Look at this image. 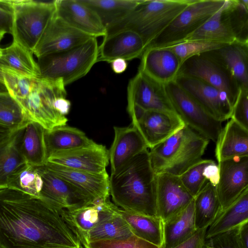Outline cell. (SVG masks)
<instances>
[{
  "instance_id": "6da1fadb",
  "label": "cell",
  "mask_w": 248,
  "mask_h": 248,
  "mask_svg": "<svg viewBox=\"0 0 248 248\" xmlns=\"http://www.w3.org/2000/svg\"><path fill=\"white\" fill-rule=\"evenodd\" d=\"M82 246L65 210L16 189H0V248Z\"/></svg>"
},
{
  "instance_id": "7a4b0ae2",
  "label": "cell",
  "mask_w": 248,
  "mask_h": 248,
  "mask_svg": "<svg viewBox=\"0 0 248 248\" xmlns=\"http://www.w3.org/2000/svg\"><path fill=\"white\" fill-rule=\"evenodd\" d=\"M109 188L113 204L118 208L143 215L158 216L156 174L151 166L148 149L111 174Z\"/></svg>"
},
{
  "instance_id": "3957f363",
  "label": "cell",
  "mask_w": 248,
  "mask_h": 248,
  "mask_svg": "<svg viewBox=\"0 0 248 248\" xmlns=\"http://www.w3.org/2000/svg\"><path fill=\"white\" fill-rule=\"evenodd\" d=\"M192 1L141 0L127 15L107 28L106 35L131 30L141 36L146 48Z\"/></svg>"
},
{
  "instance_id": "277c9868",
  "label": "cell",
  "mask_w": 248,
  "mask_h": 248,
  "mask_svg": "<svg viewBox=\"0 0 248 248\" xmlns=\"http://www.w3.org/2000/svg\"><path fill=\"white\" fill-rule=\"evenodd\" d=\"M98 46L93 37L72 48L38 58L40 78L60 80L65 86L77 80L97 62Z\"/></svg>"
},
{
  "instance_id": "5b68a950",
  "label": "cell",
  "mask_w": 248,
  "mask_h": 248,
  "mask_svg": "<svg viewBox=\"0 0 248 248\" xmlns=\"http://www.w3.org/2000/svg\"><path fill=\"white\" fill-rule=\"evenodd\" d=\"M65 86L60 80L37 78L27 95L17 103L30 120L37 122L45 129L66 125V117L55 108L56 99L66 96Z\"/></svg>"
},
{
  "instance_id": "8992f818",
  "label": "cell",
  "mask_w": 248,
  "mask_h": 248,
  "mask_svg": "<svg viewBox=\"0 0 248 248\" xmlns=\"http://www.w3.org/2000/svg\"><path fill=\"white\" fill-rule=\"evenodd\" d=\"M13 40L32 52L56 12L55 1L11 0Z\"/></svg>"
},
{
  "instance_id": "52a82bcc",
  "label": "cell",
  "mask_w": 248,
  "mask_h": 248,
  "mask_svg": "<svg viewBox=\"0 0 248 248\" xmlns=\"http://www.w3.org/2000/svg\"><path fill=\"white\" fill-rule=\"evenodd\" d=\"M225 1L192 0L145 49L168 47L182 41L206 22Z\"/></svg>"
},
{
  "instance_id": "ba28073f",
  "label": "cell",
  "mask_w": 248,
  "mask_h": 248,
  "mask_svg": "<svg viewBox=\"0 0 248 248\" xmlns=\"http://www.w3.org/2000/svg\"><path fill=\"white\" fill-rule=\"evenodd\" d=\"M165 88L175 110L185 124L216 142L223 127L222 122L209 114L174 80L165 84Z\"/></svg>"
},
{
  "instance_id": "9c48e42d",
  "label": "cell",
  "mask_w": 248,
  "mask_h": 248,
  "mask_svg": "<svg viewBox=\"0 0 248 248\" xmlns=\"http://www.w3.org/2000/svg\"><path fill=\"white\" fill-rule=\"evenodd\" d=\"M38 168L42 179L39 198L68 212L92 204L94 199L90 195L55 174L45 164Z\"/></svg>"
},
{
  "instance_id": "30bf717a",
  "label": "cell",
  "mask_w": 248,
  "mask_h": 248,
  "mask_svg": "<svg viewBox=\"0 0 248 248\" xmlns=\"http://www.w3.org/2000/svg\"><path fill=\"white\" fill-rule=\"evenodd\" d=\"M178 75L199 79L224 92L233 104L239 93L240 88L231 74L206 52L185 61Z\"/></svg>"
},
{
  "instance_id": "8fae6325",
  "label": "cell",
  "mask_w": 248,
  "mask_h": 248,
  "mask_svg": "<svg viewBox=\"0 0 248 248\" xmlns=\"http://www.w3.org/2000/svg\"><path fill=\"white\" fill-rule=\"evenodd\" d=\"M127 107L135 105L145 111H155L179 117L167 93L165 85L138 71L127 86Z\"/></svg>"
},
{
  "instance_id": "7c38bea8",
  "label": "cell",
  "mask_w": 248,
  "mask_h": 248,
  "mask_svg": "<svg viewBox=\"0 0 248 248\" xmlns=\"http://www.w3.org/2000/svg\"><path fill=\"white\" fill-rule=\"evenodd\" d=\"M174 81L217 120L231 118L234 104L224 92L190 76L178 75Z\"/></svg>"
},
{
  "instance_id": "4fadbf2b",
  "label": "cell",
  "mask_w": 248,
  "mask_h": 248,
  "mask_svg": "<svg viewBox=\"0 0 248 248\" xmlns=\"http://www.w3.org/2000/svg\"><path fill=\"white\" fill-rule=\"evenodd\" d=\"M218 163L219 179L216 189L223 210L248 188V156L235 157Z\"/></svg>"
},
{
  "instance_id": "5bb4252c",
  "label": "cell",
  "mask_w": 248,
  "mask_h": 248,
  "mask_svg": "<svg viewBox=\"0 0 248 248\" xmlns=\"http://www.w3.org/2000/svg\"><path fill=\"white\" fill-rule=\"evenodd\" d=\"M92 37H93L70 26L55 14L33 54L38 58L64 51L81 45Z\"/></svg>"
},
{
  "instance_id": "9a60e30c",
  "label": "cell",
  "mask_w": 248,
  "mask_h": 248,
  "mask_svg": "<svg viewBox=\"0 0 248 248\" xmlns=\"http://www.w3.org/2000/svg\"><path fill=\"white\" fill-rule=\"evenodd\" d=\"M46 162L93 173L103 174L107 172L108 150L105 146L96 143L90 146L56 153L50 155Z\"/></svg>"
},
{
  "instance_id": "2e32d148",
  "label": "cell",
  "mask_w": 248,
  "mask_h": 248,
  "mask_svg": "<svg viewBox=\"0 0 248 248\" xmlns=\"http://www.w3.org/2000/svg\"><path fill=\"white\" fill-rule=\"evenodd\" d=\"M156 194L157 215L163 221L179 213L194 199L179 176L166 172L156 174Z\"/></svg>"
},
{
  "instance_id": "e0dca14e",
  "label": "cell",
  "mask_w": 248,
  "mask_h": 248,
  "mask_svg": "<svg viewBox=\"0 0 248 248\" xmlns=\"http://www.w3.org/2000/svg\"><path fill=\"white\" fill-rule=\"evenodd\" d=\"M131 124L137 128L150 149L168 139L185 125L179 117L145 110Z\"/></svg>"
},
{
  "instance_id": "ac0fdd59",
  "label": "cell",
  "mask_w": 248,
  "mask_h": 248,
  "mask_svg": "<svg viewBox=\"0 0 248 248\" xmlns=\"http://www.w3.org/2000/svg\"><path fill=\"white\" fill-rule=\"evenodd\" d=\"M145 45L141 36L131 30L120 31L106 35L99 46L97 62L110 63L117 59L130 61L141 57Z\"/></svg>"
},
{
  "instance_id": "d6986e66",
  "label": "cell",
  "mask_w": 248,
  "mask_h": 248,
  "mask_svg": "<svg viewBox=\"0 0 248 248\" xmlns=\"http://www.w3.org/2000/svg\"><path fill=\"white\" fill-rule=\"evenodd\" d=\"M54 1L56 15L70 26L92 37L106 35V29L99 16L80 0Z\"/></svg>"
},
{
  "instance_id": "ffe728a7",
  "label": "cell",
  "mask_w": 248,
  "mask_h": 248,
  "mask_svg": "<svg viewBox=\"0 0 248 248\" xmlns=\"http://www.w3.org/2000/svg\"><path fill=\"white\" fill-rule=\"evenodd\" d=\"M140 58L138 71L164 85L174 80L182 65L178 56L168 47L146 48Z\"/></svg>"
},
{
  "instance_id": "44dd1931",
  "label": "cell",
  "mask_w": 248,
  "mask_h": 248,
  "mask_svg": "<svg viewBox=\"0 0 248 248\" xmlns=\"http://www.w3.org/2000/svg\"><path fill=\"white\" fill-rule=\"evenodd\" d=\"M114 137L108 150L111 174L114 173L136 155L148 149L137 128L132 124L126 127H114Z\"/></svg>"
},
{
  "instance_id": "7402d4cb",
  "label": "cell",
  "mask_w": 248,
  "mask_h": 248,
  "mask_svg": "<svg viewBox=\"0 0 248 248\" xmlns=\"http://www.w3.org/2000/svg\"><path fill=\"white\" fill-rule=\"evenodd\" d=\"M45 164L55 174L84 190L94 200L109 198V176L107 172L96 174L47 162Z\"/></svg>"
},
{
  "instance_id": "603a6c76",
  "label": "cell",
  "mask_w": 248,
  "mask_h": 248,
  "mask_svg": "<svg viewBox=\"0 0 248 248\" xmlns=\"http://www.w3.org/2000/svg\"><path fill=\"white\" fill-rule=\"evenodd\" d=\"M206 53L229 72L239 88L248 89V43L228 44Z\"/></svg>"
},
{
  "instance_id": "cb8c5ba5",
  "label": "cell",
  "mask_w": 248,
  "mask_h": 248,
  "mask_svg": "<svg viewBox=\"0 0 248 248\" xmlns=\"http://www.w3.org/2000/svg\"><path fill=\"white\" fill-rule=\"evenodd\" d=\"M216 143L215 156L218 162L248 156V130L232 119L222 127Z\"/></svg>"
},
{
  "instance_id": "d4e9b609",
  "label": "cell",
  "mask_w": 248,
  "mask_h": 248,
  "mask_svg": "<svg viewBox=\"0 0 248 248\" xmlns=\"http://www.w3.org/2000/svg\"><path fill=\"white\" fill-rule=\"evenodd\" d=\"M46 161L52 155L58 152L90 146L96 143L84 132L66 125L45 129L44 133Z\"/></svg>"
},
{
  "instance_id": "484cf974",
  "label": "cell",
  "mask_w": 248,
  "mask_h": 248,
  "mask_svg": "<svg viewBox=\"0 0 248 248\" xmlns=\"http://www.w3.org/2000/svg\"><path fill=\"white\" fill-rule=\"evenodd\" d=\"M197 231L193 199L183 210L164 221L161 248H173L188 239Z\"/></svg>"
},
{
  "instance_id": "4316f807",
  "label": "cell",
  "mask_w": 248,
  "mask_h": 248,
  "mask_svg": "<svg viewBox=\"0 0 248 248\" xmlns=\"http://www.w3.org/2000/svg\"><path fill=\"white\" fill-rule=\"evenodd\" d=\"M23 127L0 142V189L7 187L12 176L27 163L20 149Z\"/></svg>"
},
{
  "instance_id": "83f0119b",
  "label": "cell",
  "mask_w": 248,
  "mask_h": 248,
  "mask_svg": "<svg viewBox=\"0 0 248 248\" xmlns=\"http://www.w3.org/2000/svg\"><path fill=\"white\" fill-rule=\"evenodd\" d=\"M225 3L198 29L179 43L195 40L215 41L228 44L239 42L224 12Z\"/></svg>"
},
{
  "instance_id": "f1b7e54d",
  "label": "cell",
  "mask_w": 248,
  "mask_h": 248,
  "mask_svg": "<svg viewBox=\"0 0 248 248\" xmlns=\"http://www.w3.org/2000/svg\"><path fill=\"white\" fill-rule=\"evenodd\" d=\"M248 221V188L230 206L222 210L206 228L205 239L233 229Z\"/></svg>"
},
{
  "instance_id": "f546056e",
  "label": "cell",
  "mask_w": 248,
  "mask_h": 248,
  "mask_svg": "<svg viewBox=\"0 0 248 248\" xmlns=\"http://www.w3.org/2000/svg\"><path fill=\"white\" fill-rule=\"evenodd\" d=\"M117 208L108 199L98 204L66 212L78 230L81 241L89 231L113 216Z\"/></svg>"
},
{
  "instance_id": "4dcf8cb0",
  "label": "cell",
  "mask_w": 248,
  "mask_h": 248,
  "mask_svg": "<svg viewBox=\"0 0 248 248\" xmlns=\"http://www.w3.org/2000/svg\"><path fill=\"white\" fill-rule=\"evenodd\" d=\"M194 131L185 124L174 134L150 149V161L155 174L162 172L171 163Z\"/></svg>"
},
{
  "instance_id": "1f68e13d",
  "label": "cell",
  "mask_w": 248,
  "mask_h": 248,
  "mask_svg": "<svg viewBox=\"0 0 248 248\" xmlns=\"http://www.w3.org/2000/svg\"><path fill=\"white\" fill-rule=\"evenodd\" d=\"M117 212L127 222L133 234L162 248L164 221L161 217L127 212L119 208Z\"/></svg>"
},
{
  "instance_id": "d6a6232c",
  "label": "cell",
  "mask_w": 248,
  "mask_h": 248,
  "mask_svg": "<svg viewBox=\"0 0 248 248\" xmlns=\"http://www.w3.org/2000/svg\"><path fill=\"white\" fill-rule=\"evenodd\" d=\"M209 142V140L194 131L174 159L161 172L180 176L202 159V156Z\"/></svg>"
},
{
  "instance_id": "836d02e7",
  "label": "cell",
  "mask_w": 248,
  "mask_h": 248,
  "mask_svg": "<svg viewBox=\"0 0 248 248\" xmlns=\"http://www.w3.org/2000/svg\"><path fill=\"white\" fill-rule=\"evenodd\" d=\"M32 54L13 40L8 46L0 48V65L24 76L40 78L38 66Z\"/></svg>"
},
{
  "instance_id": "e575fe53",
  "label": "cell",
  "mask_w": 248,
  "mask_h": 248,
  "mask_svg": "<svg viewBox=\"0 0 248 248\" xmlns=\"http://www.w3.org/2000/svg\"><path fill=\"white\" fill-rule=\"evenodd\" d=\"M44 130L40 124L33 121H30L23 127L20 149L28 164L40 166L46 162Z\"/></svg>"
},
{
  "instance_id": "d590c367",
  "label": "cell",
  "mask_w": 248,
  "mask_h": 248,
  "mask_svg": "<svg viewBox=\"0 0 248 248\" xmlns=\"http://www.w3.org/2000/svg\"><path fill=\"white\" fill-rule=\"evenodd\" d=\"M196 229L207 228L222 210L216 187L208 181L194 198Z\"/></svg>"
},
{
  "instance_id": "8d00e7d4",
  "label": "cell",
  "mask_w": 248,
  "mask_h": 248,
  "mask_svg": "<svg viewBox=\"0 0 248 248\" xmlns=\"http://www.w3.org/2000/svg\"><path fill=\"white\" fill-rule=\"evenodd\" d=\"M93 10L107 29L127 15L141 0H80Z\"/></svg>"
},
{
  "instance_id": "74e56055",
  "label": "cell",
  "mask_w": 248,
  "mask_h": 248,
  "mask_svg": "<svg viewBox=\"0 0 248 248\" xmlns=\"http://www.w3.org/2000/svg\"><path fill=\"white\" fill-rule=\"evenodd\" d=\"M117 209L113 216L89 231L81 240V244L101 240L123 239L133 235L130 227L118 213Z\"/></svg>"
},
{
  "instance_id": "f35d334b",
  "label": "cell",
  "mask_w": 248,
  "mask_h": 248,
  "mask_svg": "<svg viewBox=\"0 0 248 248\" xmlns=\"http://www.w3.org/2000/svg\"><path fill=\"white\" fill-rule=\"evenodd\" d=\"M224 12L238 41L248 43V0H226Z\"/></svg>"
},
{
  "instance_id": "ab89813d",
  "label": "cell",
  "mask_w": 248,
  "mask_h": 248,
  "mask_svg": "<svg viewBox=\"0 0 248 248\" xmlns=\"http://www.w3.org/2000/svg\"><path fill=\"white\" fill-rule=\"evenodd\" d=\"M30 120L8 92L0 93V124L16 130Z\"/></svg>"
},
{
  "instance_id": "60d3db41",
  "label": "cell",
  "mask_w": 248,
  "mask_h": 248,
  "mask_svg": "<svg viewBox=\"0 0 248 248\" xmlns=\"http://www.w3.org/2000/svg\"><path fill=\"white\" fill-rule=\"evenodd\" d=\"M227 45L215 41L195 40L181 42L165 47L171 50L178 56L182 64L190 57L218 49Z\"/></svg>"
},
{
  "instance_id": "b9f144b4",
  "label": "cell",
  "mask_w": 248,
  "mask_h": 248,
  "mask_svg": "<svg viewBox=\"0 0 248 248\" xmlns=\"http://www.w3.org/2000/svg\"><path fill=\"white\" fill-rule=\"evenodd\" d=\"M213 161L202 159L179 176L184 187L194 198L208 182L203 172L205 167Z\"/></svg>"
},
{
  "instance_id": "7bdbcfd3",
  "label": "cell",
  "mask_w": 248,
  "mask_h": 248,
  "mask_svg": "<svg viewBox=\"0 0 248 248\" xmlns=\"http://www.w3.org/2000/svg\"><path fill=\"white\" fill-rule=\"evenodd\" d=\"M84 248H160L133 234L120 239H106L82 244Z\"/></svg>"
},
{
  "instance_id": "ee69618b",
  "label": "cell",
  "mask_w": 248,
  "mask_h": 248,
  "mask_svg": "<svg viewBox=\"0 0 248 248\" xmlns=\"http://www.w3.org/2000/svg\"><path fill=\"white\" fill-rule=\"evenodd\" d=\"M231 118L248 130V89L239 88Z\"/></svg>"
},
{
  "instance_id": "f6af8a7d",
  "label": "cell",
  "mask_w": 248,
  "mask_h": 248,
  "mask_svg": "<svg viewBox=\"0 0 248 248\" xmlns=\"http://www.w3.org/2000/svg\"><path fill=\"white\" fill-rule=\"evenodd\" d=\"M237 228L218 234L208 239L214 248H241L237 237Z\"/></svg>"
},
{
  "instance_id": "bcb514c9",
  "label": "cell",
  "mask_w": 248,
  "mask_h": 248,
  "mask_svg": "<svg viewBox=\"0 0 248 248\" xmlns=\"http://www.w3.org/2000/svg\"><path fill=\"white\" fill-rule=\"evenodd\" d=\"M13 20L11 0H0V33L12 34Z\"/></svg>"
},
{
  "instance_id": "7dc6e473",
  "label": "cell",
  "mask_w": 248,
  "mask_h": 248,
  "mask_svg": "<svg viewBox=\"0 0 248 248\" xmlns=\"http://www.w3.org/2000/svg\"><path fill=\"white\" fill-rule=\"evenodd\" d=\"M206 229L198 230L190 238L173 248H202L205 240Z\"/></svg>"
},
{
  "instance_id": "c3c4849f",
  "label": "cell",
  "mask_w": 248,
  "mask_h": 248,
  "mask_svg": "<svg viewBox=\"0 0 248 248\" xmlns=\"http://www.w3.org/2000/svg\"><path fill=\"white\" fill-rule=\"evenodd\" d=\"M203 175L207 181L216 186L219 179V171L218 165L214 161L207 165L204 169Z\"/></svg>"
},
{
  "instance_id": "681fc988",
  "label": "cell",
  "mask_w": 248,
  "mask_h": 248,
  "mask_svg": "<svg viewBox=\"0 0 248 248\" xmlns=\"http://www.w3.org/2000/svg\"><path fill=\"white\" fill-rule=\"evenodd\" d=\"M237 237L241 248H248V221L238 227Z\"/></svg>"
},
{
  "instance_id": "f907efd6",
  "label": "cell",
  "mask_w": 248,
  "mask_h": 248,
  "mask_svg": "<svg viewBox=\"0 0 248 248\" xmlns=\"http://www.w3.org/2000/svg\"><path fill=\"white\" fill-rule=\"evenodd\" d=\"M71 108V102L66 97H59L55 102V108L61 115L66 116L69 113Z\"/></svg>"
},
{
  "instance_id": "816d5d0a",
  "label": "cell",
  "mask_w": 248,
  "mask_h": 248,
  "mask_svg": "<svg viewBox=\"0 0 248 248\" xmlns=\"http://www.w3.org/2000/svg\"><path fill=\"white\" fill-rule=\"evenodd\" d=\"M113 71L116 74H121L126 70L127 67L126 61L122 59H117L110 62Z\"/></svg>"
},
{
  "instance_id": "f5cc1de1",
  "label": "cell",
  "mask_w": 248,
  "mask_h": 248,
  "mask_svg": "<svg viewBox=\"0 0 248 248\" xmlns=\"http://www.w3.org/2000/svg\"><path fill=\"white\" fill-rule=\"evenodd\" d=\"M15 130L0 124V142L7 139Z\"/></svg>"
},
{
  "instance_id": "db71d44e",
  "label": "cell",
  "mask_w": 248,
  "mask_h": 248,
  "mask_svg": "<svg viewBox=\"0 0 248 248\" xmlns=\"http://www.w3.org/2000/svg\"><path fill=\"white\" fill-rule=\"evenodd\" d=\"M202 248H214L211 245L209 239H205Z\"/></svg>"
},
{
  "instance_id": "11a10c76",
  "label": "cell",
  "mask_w": 248,
  "mask_h": 248,
  "mask_svg": "<svg viewBox=\"0 0 248 248\" xmlns=\"http://www.w3.org/2000/svg\"><path fill=\"white\" fill-rule=\"evenodd\" d=\"M2 92H8V91L4 84L0 82V93Z\"/></svg>"
},
{
  "instance_id": "9f6ffc18",
  "label": "cell",
  "mask_w": 248,
  "mask_h": 248,
  "mask_svg": "<svg viewBox=\"0 0 248 248\" xmlns=\"http://www.w3.org/2000/svg\"><path fill=\"white\" fill-rule=\"evenodd\" d=\"M4 34L0 33V43L1 41L2 40V38H3Z\"/></svg>"
},
{
  "instance_id": "6f0895ef",
  "label": "cell",
  "mask_w": 248,
  "mask_h": 248,
  "mask_svg": "<svg viewBox=\"0 0 248 248\" xmlns=\"http://www.w3.org/2000/svg\"><path fill=\"white\" fill-rule=\"evenodd\" d=\"M81 248H83V247L82 246V247Z\"/></svg>"
},
{
  "instance_id": "680465c9",
  "label": "cell",
  "mask_w": 248,
  "mask_h": 248,
  "mask_svg": "<svg viewBox=\"0 0 248 248\" xmlns=\"http://www.w3.org/2000/svg\"></svg>"
}]
</instances>
